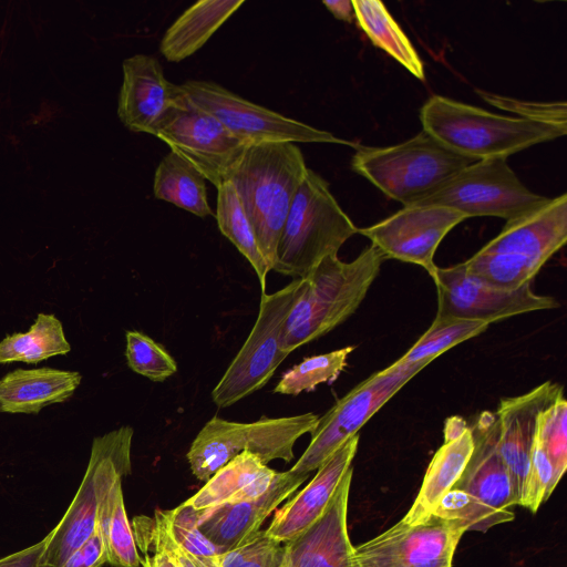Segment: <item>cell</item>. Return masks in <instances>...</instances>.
Returning a JSON list of instances; mask_svg holds the SVG:
<instances>
[{
  "label": "cell",
  "instance_id": "10",
  "mask_svg": "<svg viewBox=\"0 0 567 567\" xmlns=\"http://www.w3.org/2000/svg\"><path fill=\"white\" fill-rule=\"evenodd\" d=\"M426 363L394 365L379 371L354 386L319 420L310 432L311 441L290 468L297 474L317 471L343 443L359 430Z\"/></svg>",
  "mask_w": 567,
  "mask_h": 567
},
{
  "label": "cell",
  "instance_id": "30",
  "mask_svg": "<svg viewBox=\"0 0 567 567\" xmlns=\"http://www.w3.org/2000/svg\"><path fill=\"white\" fill-rule=\"evenodd\" d=\"M488 323L454 317H436L422 337L398 359L394 365L429 364L456 344L484 332Z\"/></svg>",
  "mask_w": 567,
  "mask_h": 567
},
{
  "label": "cell",
  "instance_id": "2",
  "mask_svg": "<svg viewBox=\"0 0 567 567\" xmlns=\"http://www.w3.org/2000/svg\"><path fill=\"white\" fill-rule=\"evenodd\" d=\"M308 167L295 143L249 145L227 181L235 186L272 270L288 212Z\"/></svg>",
  "mask_w": 567,
  "mask_h": 567
},
{
  "label": "cell",
  "instance_id": "43",
  "mask_svg": "<svg viewBox=\"0 0 567 567\" xmlns=\"http://www.w3.org/2000/svg\"><path fill=\"white\" fill-rule=\"evenodd\" d=\"M275 475L276 472L266 465L249 484L234 494L225 503L249 501L259 497L270 487Z\"/></svg>",
  "mask_w": 567,
  "mask_h": 567
},
{
  "label": "cell",
  "instance_id": "4",
  "mask_svg": "<svg viewBox=\"0 0 567 567\" xmlns=\"http://www.w3.org/2000/svg\"><path fill=\"white\" fill-rule=\"evenodd\" d=\"M420 120L423 131L443 145L477 161L507 158L567 133L557 126L497 115L441 95H433L423 104Z\"/></svg>",
  "mask_w": 567,
  "mask_h": 567
},
{
  "label": "cell",
  "instance_id": "23",
  "mask_svg": "<svg viewBox=\"0 0 567 567\" xmlns=\"http://www.w3.org/2000/svg\"><path fill=\"white\" fill-rule=\"evenodd\" d=\"M244 3V0L195 2L165 31L159 52L167 61L175 63L193 55Z\"/></svg>",
  "mask_w": 567,
  "mask_h": 567
},
{
  "label": "cell",
  "instance_id": "38",
  "mask_svg": "<svg viewBox=\"0 0 567 567\" xmlns=\"http://www.w3.org/2000/svg\"><path fill=\"white\" fill-rule=\"evenodd\" d=\"M559 481L551 461L535 437L528 473L518 506L536 513L539 506L551 495Z\"/></svg>",
  "mask_w": 567,
  "mask_h": 567
},
{
  "label": "cell",
  "instance_id": "16",
  "mask_svg": "<svg viewBox=\"0 0 567 567\" xmlns=\"http://www.w3.org/2000/svg\"><path fill=\"white\" fill-rule=\"evenodd\" d=\"M122 68L117 116L131 132L154 135L171 111L184 101L181 85L165 78L152 55L135 54L125 59Z\"/></svg>",
  "mask_w": 567,
  "mask_h": 567
},
{
  "label": "cell",
  "instance_id": "27",
  "mask_svg": "<svg viewBox=\"0 0 567 567\" xmlns=\"http://www.w3.org/2000/svg\"><path fill=\"white\" fill-rule=\"evenodd\" d=\"M354 19L371 42L391 55L419 80L425 76L423 62L406 34L379 0H352Z\"/></svg>",
  "mask_w": 567,
  "mask_h": 567
},
{
  "label": "cell",
  "instance_id": "15",
  "mask_svg": "<svg viewBox=\"0 0 567 567\" xmlns=\"http://www.w3.org/2000/svg\"><path fill=\"white\" fill-rule=\"evenodd\" d=\"M466 218L445 206H406L358 233L369 238L384 259L419 265L433 278L437 269L434 255L440 243Z\"/></svg>",
  "mask_w": 567,
  "mask_h": 567
},
{
  "label": "cell",
  "instance_id": "41",
  "mask_svg": "<svg viewBox=\"0 0 567 567\" xmlns=\"http://www.w3.org/2000/svg\"><path fill=\"white\" fill-rule=\"evenodd\" d=\"M107 563V555L99 526L94 533L76 548L61 567H102Z\"/></svg>",
  "mask_w": 567,
  "mask_h": 567
},
{
  "label": "cell",
  "instance_id": "11",
  "mask_svg": "<svg viewBox=\"0 0 567 567\" xmlns=\"http://www.w3.org/2000/svg\"><path fill=\"white\" fill-rule=\"evenodd\" d=\"M185 97L209 113L248 144L332 143L357 146L280 113L255 104L213 81L187 80L181 84Z\"/></svg>",
  "mask_w": 567,
  "mask_h": 567
},
{
  "label": "cell",
  "instance_id": "17",
  "mask_svg": "<svg viewBox=\"0 0 567 567\" xmlns=\"http://www.w3.org/2000/svg\"><path fill=\"white\" fill-rule=\"evenodd\" d=\"M561 393V385L546 381L525 394L502 399L495 412L498 451L509 473L516 505L523 495L539 414Z\"/></svg>",
  "mask_w": 567,
  "mask_h": 567
},
{
  "label": "cell",
  "instance_id": "40",
  "mask_svg": "<svg viewBox=\"0 0 567 567\" xmlns=\"http://www.w3.org/2000/svg\"><path fill=\"white\" fill-rule=\"evenodd\" d=\"M477 93L489 104L495 105L501 110L520 115V118L567 130L566 102H529L483 91H477Z\"/></svg>",
  "mask_w": 567,
  "mask_h": 567
},
{
  "label": "cell",
  "instance_id": "35",
  "mask_svg": "<svg viewBox=\"0 0 567 567\" xmlns=\"http://www.w3.org/2000/svg\"><path fill=\"white\" fill-rule=\"evenodd\" d=\"M127 365L154 382H163L177 371L175 359L166 349L140 331L126 332Z\"/></svg>",
  "mask_w": 567,
  "mask_h": 567
},
{
  "label": "cell",
  "instance_id": "45",
  "mask_svg": "<svg viewBox=\"0 0 567 567\" xmlns=\"http://www.w3.org/2000/svg\"><path fill=\"white\" fill-rule=\"evenodd\" d=\"M322 4L337 18L344 22L354 20V9L352 0H324Z\"/></svg>",
  "mask_w": 567,
  "mask_h": 567
},
{
  "label": "cell",
  "instance_id": "28",
  "mask_svg": "<svg viewBox=\"0 0 567 567\" xmlns=\"http://www.w3.org/2000/svg\"><path fill=\"white\" fill-rule=\"evenodd\" d=\"M217 188L216 220L220 233L227 237L256 271L262 293H266V279L270 270L256 238L238 193L230 181Z\"/></svg>",
  "mask_w": 567,
  "mask_h": 567
},
{
  "label": "cell",
  "instance_id": "3",
  "mask_svg": "<svg viewBox=\"0 0 567 567\" xmlns=\"http://www.w3.org/2000/svg\"><path fill=\"white\" fill-rule=\"evenodd\" d=\"M567 240V195L506 221L502 231L470 259L467 275L492 287L515 290L530 285L545 262Z\"/></svg>",
  "mask_w": 567,
  "mask_h": 567
},
{
  "label": "cell",
  "instance_id": "46",
  "mask_svg": "<svg viewBox=\"0 0 567 567\" xmlns=\"http://www.w3.org/2000/svg\"><path fill=\"white\" fill-rule=\"evenodd\" d=\"M467 423L463 417L451 416L446 420L444 425V440L458 436L466 427Z\"/></svg>",
  "mask_w": 567,
  "mask_h": 567
},
{
  "label": "cell",
  "instance_id": "1",
  "mask_svg": "<svg viewBox=\"0 0 567 567\" xmlns=\"http://www.w3.org/2000/svg\"><path fill=\"white\" fill-rule=\"evenodd\" d=\"M384 256L370 245L352 261L324 257L308 276L306 286L284 326L280 348L289 354L341 324L355 312L378 277Z\"/></svg>",
  "mask_w": 567,
  "mask_h": 567
},
{
  "label": "cell",
  "instance_id": "32",
  "mask_svg": "<svg viewBox=\"0 0 567 567\" xmlns=\"http://www.w3.org/2000/svg\"><path fill=\"white\" fill-rule=\"evenodd\" d=\"M352 350L353 347H346L306 358L282 375L274 392L298 395L302 391L315 390L320 383L334 381L346 368L347 359Z\"/></svg>",
  "mask_w": 567,
  "mask_h": 567
},
{
  "label": "cell",
  "instance_id": "22",
  "mask_svg": "<svg viewBox=\"0 0 567 567\" xmlns=\"http://www.w3.org/2000/svg\"><path fill=\"white\" fill-rule=\"evenodd\" d=\"M81 380L82 375L75 371L14 370L0 379V412L37 414L44 406L68 401Z\"/></svg>",
  "mask_w": 567,
  "mask_h": 567
},
{
  "label": "cell",
  "instance_id": "29",
  "mask_svg": "<svg viewBox=\"0 0 567 567\" xmlns=\"http://www.w3.org/2000/svg\"><path fill=\"white\" fill-rule=\"evenodd\" d=\"M70 350L61 321L54 315L39 313L29 331L9 334L0 342V363H38Z\"/></svg>",
  "mask_w": 567,
  "mask_h": 567
},
{
  "label": "cell",
  "instance_id": "5",
  "mask_svg": "<svg viewBox=\"0 0 567 567\" xmlns=\"http://www.w3.org/2000/svg\"><path fill=\"white\" fill-rule=\"evenodd\" d=\"M355 233L329 184L308 168L285 220L272 270L305 278L324 257L338 255Z\"/></svg>",
  "mask_w": 567,
  "mask_h": 567
},
{
  "label": "cell",
  "instance_id": "9",
  "mask_svg": "<svg viewBox=\"0 0 567 567\" xmlns=\"http://www.w3.org/2000/svg\"><path fill=\"white\" fill-rule=\"evenodd\" d=\"M550 198L530 192L506 158L480 159L411 206H445L465 216H495L506 221L525 216ZM406 207V206H405Z\"/></svg>",
  "mask_w": 567,
  "mask_h": 567
},
{
  "label": "cell",
  "instance_id": "33",
  "mask_svg": "<svg viewBox=\"0 0 567 567\" xmlns=\"http://www.w3.org/2000/svg\"><path fill=\"white\" fill-rule=\"evenodd\" d=\"M432 514L443 519L457 520L467 528V532L482 533L515 518L514 512L491 508L467 492L455 487L444 494Z\"/></svg>",
  "mask_w": 567,
  "mask_h": 567
},
{
  "label": "cell",
  "instance_id": "20",
  "mask_svg": "<svg viewBox=\"0 0 567 567\" xmlns=\"http://www.w3.org/2000/svg\"><path fill=\"white\" fill-rule=\"evenodd\" d=\"M359 434L343 443L297 495L276 511L267 534L287 543L313 524L326 511L341 478L352 466Z\"/></svg>",
  "mask_w": 567,
  "mask_h": 567
},
{
  "label": "cell",
  "instance_id": "19",
  "mask_svg": "<svg viewBox=\"0 0 567 567\" xmlns=\"http://www.w3.org/2000/svg\"><path fill=\"white\" fill-rule=\"evenodd\" d=\"M308 477L290 470L276 472L270 487L259 497L203 509L198 528L221 554L260 529L264 520Z\"/></svg>",
  "mask_w": 567,
  "mask_h": 567
},
{
  "label": "cell",
  "instance_id": "39",
  "mask_svg": "<svg viewBox=\"0 0 567 567\" xmlns=\"http://www.w3.org/2000/svg\"><path fill=\"white\" fill-rule=\"evenodd\" d=\"M202 512L185 502L174 509L164 511L167 528L185 549L196 555L218 556V548L198 528Z\"/></svg>",
  "mask_w": 567,
  "mask_h": 567
},
{
  "label": "cell",
  "instance_id": "34",
  "mask_svg": "<svg viewBox=\"0 0 567 567\" xmlns=\"http://www.w3.org/2000/svg\"><path fill=\"white\" fill-rule=\"evenodd\" d=\"M131 525L136 544L165 550L178 567H219L218 556L196 555L179 545L171 535L162 509H156L154 517L136 516Z\"/></svg>",
  "mask_w": 567,
  "mask_h": 567
},
{
  "label": "cell",
  "instance_id": "26",
  "mask_svg": "<svg viewBox=\"0 0 567 567\" xmlns=\"http://www.w3.org/2000/svg\"><path fill=\"white\" fill-rule=\"evenodd\" d=\"M206 179L187 161L168 152L154 174V197L171 203L198 217L212 216L207 200Z\"/></svg>",
  "mask_w": 567,
  "mask_h": 567
},
{
  "label": "cell",
  "instance_id": "7",
  "mask_svg": "<svg viewBox=\"0 0 567 567\" xmlns=\"http://www.w3.org/2000/svg\"><path fill=\"white\" fill-rule=\"evenodd\" d=\"M319 415L303 413L285 417H261L251 423L231 422L214 416L193 441L187 460L192 473L207 482L219 468L244 451L256 454L266 465L272 460L290 462L293 445L310 433Z\"/></svg>",
  "mask_w": 567,
  "mask_h": 567
},
{
  "label": "cell",
  "instance_id": "14",
  "mask_svg": "<svg viewBox=\"0 0 567 567\" xmlns=\"http://www.w3.org/2000/svg\"><path fill=\"white\" fill-rule=\"evenodd\" d=\"M433 281L437 290L436 317H454L492 323L508 317L555 309L550 296L535 293L530 285L506 290L486 285L466 274L463 262L437 267Z\"/></svg>",
  "mask_w": 567,
  "mask_h": 567
},
{
  "label": "cell",
  "instance_id": "36",
  "mask_svg": "<svg viewBox=\"0 0 567 567\" xmlns=\"http://www.w3.org/2000/svg\"><path fill=\"white\" fill-rule=\"evenodd\" d=\"M219 567H285V546L258 529L218 555Z\"/></svg>",
  "mask_w": 567,
  "mask_h": 567
},
{
  "label": "cell",
  "instance_id": "37",
  "mask_svg": "<svg viewBox=\"0 0 567 567\" xmlns=\"http://www.w3.org/2000/svg\"><path fill=\"white\" fill-rule=\"evenodd\" d=\"M535 437L560 480L567 467V402L563 393L539 414Z\"/></svg>",
  "mask_w": 567,
  "mask_h": 567
},
{
  "label": "cell",
  "instance_id": "42",
  "mask_svg": "<svg viewBox=\"0 0 567 567\" xmlns=\"http://www.w3.org/2000/svg\"><path fill=\"white\" fill-rule=\"evenodd\" d=\"M48 535L37 544L0 558V567H51L48 561Z\"/></svg>",
  "mask_w": 567,
  "mask_h": 567
},
{
  "label": "cell",
  "instance_id": "25",
  "mask_svg": "<svg viewBox=\"0 0 567 567\" xmlns=\"http://www.w3.org/2000/svg\"><path fill=\"white\" fill-rule=\"evenodd\" d=\"M100 478L95 464H89L65 514L59 524L48 534V561L51 567H61L64 560L79 548L95 530Z\"/></svg>",
  "mask_w": 567,
  "mask_h": 567
},
{
  "label": "cell",
  "instance_id": "24",
  "mask_svg": "<svg viewBox=\"0 0 567 567\" xmlns=\"http://www.w3.org/2000/svg\"><path fill=\"white\" fill-rule=\"evenodd\" d=\"M473 449L474 440L471 426H467L458 436L444 440L433 455L417 496L402 520L408 524H417L432 515L439 501L461 477Z\"/></svg>",
  "mask_w": 567,
  "mask_h": 567
},
{
  "label": "cell",
  "instance_id": "31",
  "mask_svg": "<svg viewBox=\"0 0 567 567\" xmlns=\"http://www.w3.org/2000/svg\"><path fill=\"white\" fill-rule=\"evenodd\" d=\"M265 466L256 454L244 451L219 468L185 503L195 509H206L220 505L249 484Z\"/></svg>",
  "mask_w": 567,
  "mask_h": 567
},
{
  "label": "cell",
  "instance_id": "8",
  "mask_svg": "<svg viewBox=\"0 0 567 567\" xmlns=\"http://www.w3.org/2000/svg\"><path fill=\"white\" fill-rule=\"evenodd\" d=\"M305 286V278H295L280 290L261 295L247 340L212 391L218 408L233 405L264 388L286 359L288 354L280 348L284 326Z\"/></svg>",
  "mask_w": 567,
  "mask_h": 567
},
{
  "label": "cell",
  "instance_id": "18",
  "mask_svg": "<svg viewBox=\"0 0 567 567\" xmlns=\"http://www.w3.org/2000/svg\"><path fill=\"white\" fill-rule=\"evenodd\" d=\"M353 467L341 478L323 514L291 540L284 543L285 567H355L347 515Z\"/></svg>",
  "mask_w": 567,
  "mask_h": 567
},
{
  "label": "cell",
  "instance_id": "6",
  "mask_svg": "<svg viewBox=\"0 0 567 567\" xmlns=\"http://www.w3.org/2000/svg\"><path fill=\"white\" fill-rule=\"evenodd\" d=\"M475 162L477 159L446 147L422 130L393 146L357 148L351 166L405 207L433 193Z\"/></svg>",
  "mask_w": 567,
  "mask_h": 567
},
{
  "label": "cell",
  "instance_id": "44",
  "mask_svg": "<svg viewBox=\"0 0 567 567\" xmlns=\"http://www.w3.org/2000/svg\"><path fill=\"white\" fill-rule=\"evenodd\" d=\"M136 546L143 553L140 559L143 567H178L165 550L146 544H136Z\"/></svg>",
  "mask_w": 567,
  "mask_h": 567
},
{
  "label": "cell",
  "instance_id": "13",
  "mask_svg": "<svg viewBox=\"0 0 567 567\" xmlns=\"http://www.w3.org/2000/svg\"><path fill=\"white\" fill-rule=\"evenodd\" d=\"M465 532L467 528L460 522L433 514L417 524L401 519L354 547L355 567H452Z\"/></svg>",
  "mask_w": 567,
  "mask_h": 567
},
{
  "label": "cell",
  "instance_id": "21",
  "mask_svg": "<svg viewBox=\"0 0 567 567\" xmlns=\"http://www.w3.org/2000/svg\"><path fill=\"white\" fill-rule=\"evenodd\" d=\"M473 453L453 487L462 489L491 508L513 512L516 505L509 473L498 451V420L483 411L471 426Z\"/></svg>",
  "mask_w": 567,
  "mask_h": 567
},
{
  "label": "cell",
  "instance_id": "12",
  "mask_svg": "<svg viewBox=\"0 0 567 567\" xmlns=\"http://www.w3.org/2000/svg\"><path fill=\"white\" fill-rule=\"evenodd\" d=\"M154 136L192 164L215 187L228 179L250 145L186 97L159 124Z\"/></svg>",
  "mask_w": 567,
  "mask_h": 567
}]
</instances>
